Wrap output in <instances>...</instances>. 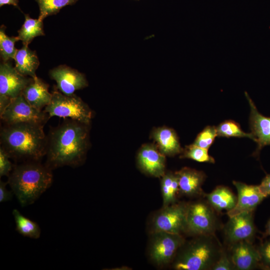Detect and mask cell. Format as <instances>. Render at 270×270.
I'll return each instance as SVG.
<instances>
[{"mask_svg": "<svg viewBox=\"0 0 270 270\" xmlns=\"http://www.w3.org/2000/svg\"><path fill=\"white\" fill-rule=\"evenodd\" d=\"M18 4V0H0V7H2V6L5 4H8V5H12L19 8Z\"/></svg>", "mask_w": 270, "mask_h": 270, "instance_id": "35", "label": "cell"}, {"mask_svg": "<svg viewBox=\"0 0 270 270\" xmlns=\"http://www.w3.org/2000/svg\"><path fill=\"white\" fill-rule=\"evenodd\" d=\"M52 170L41 161L14 165L8 184L22 207L32 204L52 184Z\"/></svg>", "mask_w": 270, "mask_h": 270, "instance_id": "3", "label": "cell"}, {"mask_svg": "<svg viewBox=\"0 0 270 270\" xmlns=\"http://www.w3.org/2000/svg\"><path fill=\"white\" fill-rule=\"evenodd\" d=\"M216 228L213 208L208 202H197L188 206L186 231L196 236L214 234Z\"/></svg>", "mask_w": 270, "mask_h": 270, "instance_id": "9", "label": "cell"}, {"mask_svg": "<svg viewBox=\"0 0 270 270\" xmlns=\"http://www.w3.org/2000/svg\"><path fill=\"white\" fill-rule=\"evenodd\" d=\"M184 250L175 262L178 270H211L222 248L214 234L198 236Z\"/></svg>", "mask_w": 270, "mask_h": 270, "instance_id": "4", "label": "cell"}, {"mask_svg": "<svg viewBox=\"0 0 270 270\" xmlns=\"http://www.w3.org/2000/svg\"><path fill=\"white\" fill-rule=\"evenodd\" d=\"M266 232L270 236V219L268 220L266 228Z\"/></svg>", "mask_w": 270, "mask_h": 270, "instance_id": "36", "label": "cell"}, {"mask_svg": "<svg viewBox=\"0 0 270 270\" xmlns=\"http://www.w3.org/2000/svg\"><path fill=\"white\" fill-rule=\"evenodd\" d=\"M218 136L224 137H246L255 142V138L252 133L244 132L240 125L232 121L226 120L216 127Z\"/></svg>", "mask_w": 270, "mask_h": 270, "instance_id": "27", "label": "cell"}, {"mask_svg": "<svg viewBox=\"0 0 270 270\" xmlns=\"http://www.w3.org/2000/svg\"><path fill=\"white\" fill-rule=\"evenodd\" d=\"M24 21L20 28L18 31L17 36L22 40L23 45L28 46L36 36H44L43 20L34 19L29 14H24Z\"/></svg>", "mask_w": 270, "mask_h": 270, "instance_id": "22", "label": "cell"}, {"mask_svg": "<svg viewBox=\"0 0 270 270\" xmlns=\"http://www.w3.org/2000/svg\"><path fill=\"white\" fill-rule=\"evenodd\" d=\"M188 204L174 203L164 206L153 220L154 232H168L181 234L186 231Z\"/></svg>", "mask_w": 270, "mask_h": 270, "instance_id": "7", "label": "cell"}, {"mask_svg": "<svg viewBox=\"0 0 270 270\" xmlns=\"http://www.w3.org/2000/svg\"><path fill=\"white\" fill-rule=\"evenodd\" d=\"M90 124L68 118L52 128L47 135L44 164L52 170L82 165L90 146Z\"/></svg>", "mask_w": 270, "mask_h": 270, "instance_id": "1", "label": "cell"}, {"mask_svg": "<svg viewBox=\"0 0 270 270\" xmlns=\"http://www.w3.org/2000/svg\"><path fill=\"white\" fill-rule=\"evenodd\" d=\"M0 116L4 124H8L24 122L45 124L50 118L44 110L31 106L22 94L11 100Z\"/></svg>", "mask_w": 270, "mask_h": 270, "instance_id": "8", "label": "cell"}, {"mask_svg": "<svg viewBox=\"0 0 270 270\" xmlns=\"http://www.w3.org/2000/svg\"><path fill=\"white\" fill-rule=\"evenodd\" d=\"M232 260L236 270H250L260 261V256L250 240H242L232 244Z\"/></svg>", "mask_w": 270, "mask_h": 270, "instance_id": "15", "label": "cell"}, {"mask_svg": "<svg viewBox=\"0 0 270 270\" xmlns=\"http://www.w3.org/2000/svg\"><path fill=\"white\" fill-rule=\"evenodd\" d=\"M225 228L226 240L231 244L250 240L255 233L252 212H244L229 217Z\"/></svg>", "mask_w": 270, "mask_h": 270, "instance_id": "14", "label": "cell"}, {"mask_svg": "<svg viewBox=\"0 0 270 270\" xmlns=\"http://www.w3.org/2000/svg\"><path fill=\"white\" fill-rule=\"evenodd\" d=\"M38 3L40 14L38 18L43 20L46 18L56 14L64 7L73 5L78 0H35Z\"/></svg>", "mask_w": 270, "mask_h": 270, "instance_id": "25", "label": "cell"}, {"mask_svg": "<svg viewBox=\"0 0 270 270\" xmlns=\"http://www.w3.org/2000/svg\"><path fill=\"white\" fill-rule=\"evenodd\" d=\"M181 158L192 159L198 162L214 163V159L208 154V150L193 144L186 146L183 149Z\"/></svg>", "mask_w": 270, "mask_h": 270, "instance_id": "28", "label": "cell"}, {"mask_svg": "<svg viewBox=\"0 0 270 270\" xmlns=\"http://www.w3.org/2000/svg\"><path fill=\"white\" fill-rule=\"evenodd\" d=\"M260 261L270 266V240L266 241L258 250Z\"/></svg>", "mask_w": 270, "mask_h": 270, "instance_id": "32", "label": "cell"}, {"mask_svg": "<svg viewBox=\"0 0 270 270\" xmlns=\"http://www.w3.org/2000/svg\"><path fill=\"white\" fill-rule=\"evenodd\" d=\"M44 126L31 122L5 124L0 132V148L16 161H41L47 146Z\"/></svg>", "mask_w": 270, "mask_h": 270, "instance_id": "2", "label": "cell"}, {"mask_svg": "<svg viewBox=\"0 0 270 270\" xmlns=\"http://www.w3.org/2000/svg\"><path fill=\"white\" fill-rule=\"evenodd\" d=\"M52 94L51 100L44 110L50 118H68L90 124L94 116L93 111L80 97L74 94H64L55 88Z\"/></svg>", "mask_w": 270, "mask_h": 270, "instance_id": "5", "label": "cell"}, {"mask_svg": "<svg viewBox=\"0 0 270 270\" xmlns=\"http://www.w3.org/2000/svg\"><path fill=\"white\" fill-rule=\"evenodd\" d=\"M218 136L216 128L214 126H208L196 136L192 144L208 150Z\"/></svg>", "mask_w": 270, "mask_h": 270, "instance_id": "29", "label": "cell"}, {"mask_svg": "<svg viewBox=\"0 0 270 270\" xmlns=\"http://www.w3.org/2000/svg\"><path fill=\"white\" fill-rule=\"evenodd\" d=\"M49 86L37 76L25 87L22 94L33 107L42 110L50 102L52 94L48 91Z\"/></svg>", "mask_w": 270, "mask_h": 270, "instance_id": "17", "label": "cell"}, {"mask_svg": "<svg viewBox=\"0 0 270 270\" xmlns=\"http://www.w3.org/2000/svg\"><path fill=\"white\" fill-rule=\"evenodd\" d=\"M175 173L178 178L180 192L187 196H196L202 193L205 178L202 172L185 167Z\"/></svg>", "mask_w": 270, "mask_h": 270, "instance_id": "19", "label": "cell"}, {"mask_svg": "<svg viewBox=\"0 0 270 270\" xmlns=\"http://www.w3.org/2000/svg\"><path fill=\"white\" fill-rule=\"evenodd\" d=\"M151 243L150 256L158 265L166 264L174 258L179 248L184 244L181 234L168 232H154Z\"/></svg>", "mask_w": 270, "mask_h": 270, "instance_id": "10", "label": "cell"}, {"mask_svg": "<svg viewBox=\"0 0 270 270\" xmlns=\"http://www.w3.org/2000/svg\"><path fill=\"white\" fill-rule=\"evenodd\" d=\"M238 192L235 206L227 212L229 217L244 212H253L256 206L266 198L259 186L248 185L234 181Z\"/></svg>", "mask_w": 270, "mask_h": 270, "instance_id": "13", "label": "cell"}, {"mask_svg": "<svg viewBox=\"0 0 270 270\" xmlns=\"http://www.w3.org/2000/svg\"><path fill=\"white\" fill-rule=\"evenodd\" d=\"M10 158L6 152L0 147V177L8 176L14 165L10 160Z\"/></svg>", "mask_w": 270, "mask_h": 270, "instance_id": "31", "label": "cell"}, {"mask_svg": "<svg viewBox=\"0 0 270 270\" xmlns=\"http://www.w3.org/2000/svg\"><path fill=\"white\" fill-rule=\"evenodd\" d=\"M6 27L2 25L0 28V56L2 62L10 61L14 58L18 50L16 42L19 40L16 36H9L6 33Z\"/></svg>", "mask_w": 270, "mask_h": 270, "instance_id": "26", "label": "cell"}, {"mask_svg": "<svg viewBox=\"0 0 270 270\" xmlns=\"http://www.w3.org/2000/svg\"><path fill=\"white\" fill-rule=\"evenodd\" d=\"M50 77L56 81L54 88L66 95H72L76 90L88 86L85 75L66 65H60L49 72Z\"/></svg>", "mask_w": 270, "mask_h": 270, "instance_id": "11", "label": "cell"}, {"mask_svg": "<svg viewBox=\"0 0 270 270\" xmlns=\"http://www.w3.org/2000/svg\"><path fill=\"white\" fill-rule=\"evenodd\" d=\"M245 94L250 108V123L251 133L258 144L256 152L259 153L263 147L270 145V118L260 114L248 94Z\"/></svg>", "mask_w": 270, "mask_h": 270, "instance_id": "16", "label": "cell"}, {"mask_svg": "<svg viewBox=\"0 0 270 270\" xmlns=\"http://www.w3.org/2000/svg\"><path fill=\"white\" fill-rule=\"evenodd\" d=\"M211 270H236V268L230 256L222 250L220 256Z\"/></svg>", "mask_w": 270, "mask_h": 270, "instance_id": "30", "label": "cell"}, {"mask_svg": "<svg viewBox=\"0 0 270 270\" xmlns=\"http://www.w3.org/2000/svg\"><path fill=\"white\" fill-rule=\"evenodd\" d=\"M137 162L139 168L147 174L162 177L166 173V156L155 144L142 145L138 152Z\"/></svg>", "mask_w": 270, "mask_h": 270, "instance_id": "12", "label": "cell"}, {"mask_svg": "<svg viewBox=\"0 0 270 270\" xmlns=\"http://www.w3.org/2000/svg\"><path fill=\"white\" fill-rule=\"evenodd\" d=\"M12 213L16 230L19 234L33 239H38L40 237L41 230L38 224L24 216L16 209H14Z\"/></svg>", "mask_w": 270, "mask_h": 270, "instance_id": "23", "label": "cell"}, {"mask_svg": "<svg viewBox=\"0 0 270 270\" xmlns=\"http://www.w3.org/2000/svg\"><path fill=\"white\" fill-rule=\"evenodd\" d=\"M207 202L218 212L226 210L227 212L236 206L237 197L228 187L218 186L206 194Z\"/></svg>", "mask_w": 270, "mask_h": 270, "instance_id": "21", "label": "cell"}, {"mask_svg": "<svg viewBox=\"0 0 270 270\" xmlns=\"http://www.w3.org/2000/svg\"><path fill=\"white\" fill-rule=\"evenodd\" d=\"M14 60V67L20 74L32 78L36 76V72L40 62L36 51L31 50L28 46L23 45L18 50Z\"/></svg>", "mask_w": 270, "mask_h": 270, "instance_id": "20", "label": "cell"}, {"mask_svg": "<svg viewBox=\"0 0 270 270\" xmlns=\"http://www.w3.org/2000/svg\"><path fill=\"white\" fill-rule=\"evenodd\" d=\"M151 138L166 156H174L183 151L176 132L171 128L162 126L154 128L152 132Z\"/></svg>", "mask_w": 270, "mask_h": 270, "instance_id": "18", "label": "cell"}, {"mask_svg": "<svg viewBox=\"0 0 270 270\" xmlns=\"http://www.w3.org/2000/svg\"><path fill=\"white\" fill-rule=\"evenodd\" d=\"M161 189L164 206L174 203L180 192L178 178L175 172L164 174L162 176Z\"/></svg>", "mask_w": 270, "mask_h": 270, "instance_id": "24", "label": "cell"}, {"mask_svg": "<svg viewBox=\"0 0 270 270\" xmlns=\"http://www.w3.org/2000/svg\"><path fill=\"white\" fill-rule=\"evenodd\" d=\"M266 197L270 195V174L267 175L258 185Z\"/></svg>", "mask_w": 270, "mask_h": 270, "instance_id": "34", "label": "cell"}, {"mask_svg": "<svg viewBox=\"0 0 270 270\" xmlns=\"http://www.w3.org/2000/svg\"><path fill=\"white\" fill-rule=\"evenodd\" d=\"M8 182L0 181V202H4L12 199L13 192L8 190L6 188Z\"/></svg>", "mask_w": 270, "mask_h": 270, "instance_id": "33", "label": "cell"}, {"mask_svg": "<svg viewBox=\"0 0 270 270\" xmlns=\"http://www.w3.org/2000/svg\"><path fill=\"white\" fill-rule=\"evenodd\" d=\"M32 78L18 72L10 61L0 65V114L11 100L20 95Z\"/></svg>", "mask_w": 270, "mask_h": 270, "instance_id": "6", "label": "cell"}]
</instances>
